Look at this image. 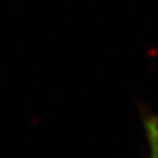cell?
Returning a JSON list of instances; mask_svg holds the SVG:
<instances>
[{"label": "cell", "instance_id": "1", "mask_svg": "<svg viewBox=\"0 0 158 158\" xmlns=\"http://www.w3.org/2000/svg\"><path fill=\"white\" fill-rule=\"evenodd\" d=\"M141 126L146 144L144 158H158V114L149 109H143Z\"/></svg>", "mask_w": 158, "mask_h": 158}]
</instances>
